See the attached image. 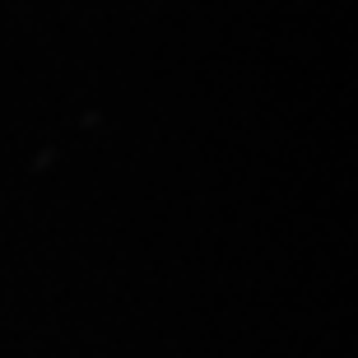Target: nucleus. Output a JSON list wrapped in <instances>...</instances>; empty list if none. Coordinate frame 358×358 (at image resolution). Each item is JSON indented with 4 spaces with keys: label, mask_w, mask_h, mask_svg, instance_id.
I'll use <instances>...</instances> for the list:
<instances>
[]
</instances>
